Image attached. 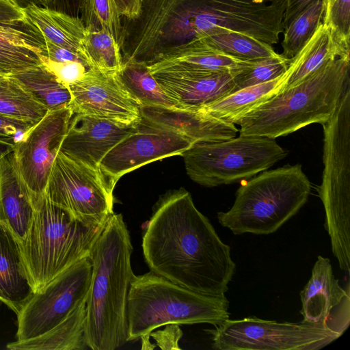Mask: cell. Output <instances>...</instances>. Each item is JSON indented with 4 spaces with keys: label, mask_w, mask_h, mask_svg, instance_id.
<instances>
[{
    "label": "cell",
    "mask_w": 350,
    "mask_h": 350,
    "mask_svg": "<svg viewBox=\"0 0 350 350\" xmlns=\"http://www.w3.org/2000/svg\"><path fill=\"white\" fill-rule=\"evenodd\" d=\"M42 6L50 8L53 0H40Z\"/></svg>",
    "instance_id": "46"
},
{
    "label": "cell",
    "mask_w": 350,
    "mask_h": 350,
    "mask_svg": "<svg viewBox=\"0 0 350 350\" xmlns=\"http://www.w3.org/2000/svg\"><path fill=\"white\" fill-rule=\"evenodd\" d=\"M31 193L21 177L13 151L0 158V221L24 241L33 215Z\"/></svg>",
    "instance_id": "20"
},
{
    "label": "cell",
    "mask_w": 350,
    "mask_h": 350,
    "mask_svg": "<svg viewBox=\"0 0 350 350\" xmlns=\"http://www.w3.org/2000/svg\"><path fill=\"white\" fill-rule=\"evenodd\" d=\"M47 112L11 76L0 79V114L38 122Z\"/></svg>",
    "instance_id": "31"
},
{
    "label": "cell",
    "mask_w": 350,
    "mask_h": 350,
    "mask_svg": "<svg viewBox=\"0 0 350 350\" xmlns=\"http://www.w3.org/2000/svg\"><path fill=\"white\" fill-rule=\"evenodd\" d=\"M68 88L73 113L126 125H136L142 120L141 105L122 85L117 72L90 68Z\"/></svg>",
    "instance_id": "15"
},
{
    "label": "cell",
    "mask_w": 350,
    "mask_h": 350,
    "mask_svg": "<svg viewBox=\"0 0 350 350\" xmlns=\"http://www.w3.org/2000/svg\"><path fill=\"white\" fill-rule=\"evenodd\" d=\"M80 0H53L49 8L79 16Z\"/></svg>",
    "instance_id": "43"
},
{
    "label": "cell",
    "mask_w": 350,
    "mask_h": 350,
    "mask_svg": "<svg viewBox=\"0 0 350 350\" xmlns=\"http://www.w3.org/2000/svg\"><path fill=\"white\" fill-rule=\"evenodd\" d=\"M199 38H203L213 47L243 60H255L279 55L271 44L228 29H213Z\"/></svg>",
    "instance_id": "30"
},
{
    "label": "cell",
    "mask_w": 350,
    "mask_h": 350,
    "mask_svg": "<svg viewBox=\"0 0 350 350\" xmlns=\"http://www.w3.org/2000/svg\"><path fill=\"white\" fill-rule=\"evenodd\" d=\"M286 155L275 139L241 135L220 142L196 143L181 154L190 178L206 187L252 178Z\"/></svg>",
    "instance_id": "9"
},
{
    "label": "cell",
    "mask_w": 350,
    "mask_h": 350,
    "mask_svg": "<svg viewBox=\"0 0 350 350\" xmlns=\"http://www.w3.org/2000/svg\"><path fill=\"white\" fill-rule=\"evenodd\" d=\"M183 336V332L178 324H167L163 329L153 331L150 334L156 341L157 346L163 350L180 349L178 341Z\"/></svg>",
    "instance_id": "38"
},
{
    "label": "cell",
    "mask_w": 350,
    "mask_h": 350,
    "mask_svg": "<svg viewBox=\"0 0 350 350\" xmlns=\"http://www.w3.org/2000/svg\"><path fill=\"white\" fill-rule=\"evenodd\" d=\"M206 330L217 350H317L342 335L325 327L301 321L283 322L255 317L228 319Z\"/></svg>",
    "instance_id": "11"
},
{
    "label": "cell",
    "mask_w": 350,
    "mask_h": 350,
    "mask_svg": "<svg viewBox=\"0 0 350 350\" xmlns=\"http://www.w3.org/2000/svg\"><path fill=\"white\" fill-rule=\"evenodd\" d=\"M120 47L107 30H87L79 53L90 69L104 72H118L124 64Z\"/></svg>",
    "instance_id": "29"
},
{
    "label": "cell",
    "mask_w": 350,
    "mask_h": 350,
    "mask_svg": "<svg viewBox=\"0 0 350 350\" xmlns=\"http://www.w3.org/2000/svg\"><path fill=\"white\" fill-rule=\"evenodd\" d=\"M314 1L315 0H286V7L283 18L284 29L298 14Z\"/></svg>",
    "instance_id": "42"
},
{
    "label": "cell",
    "mask_w": 350,
    "mask_h": 350,
    "mask_svg": "<svg viewBox=\"0 0 350 350\" xmlns=\"http://www.w3.org/2000/svg\"><path fill=\"white\" fill-rule=\"evenodd\" d=\"M141 113L142 119L148 123L179 133L193 144L229 139L239 131L234 124L212 116L200 108L142 107Z\"/></svg>",
    "instance_id": "19"
},
{
    "label": "cell",
    "mask_w": 350,
    "mask_h": 350,
    "mask_svg": "<svg viewBox=\"0 0 350 350\" xmlns=\"http://www.w3.org/2000/svg\"><path fill=\"white\" fill-rule=\"evenodd\" d=\"M285 7L286 0H174L169 26L180 44L224 28L272 45L284 31Z\"/></svg>",
    "instance_id": "7"
},
{
    "label": "cell",
    "mask_w": 350,
    "mask_h": 350,
    "mask_svg": "<svg viewBox=\"0 0 350 350\" xmlns=\"http://www.w3.org/2000/svg\"><path fill=\"white\" fill-rule=\"evenodd\" d=\"M301 321L325 327L341 335L350 323L349 287L341 286L330 260L319 256L310 280L300 292Z\"/></svg>",
    "instance_id": "16"
},
{
    "label": "cell",
    "mask_w": 350,
    "mask_h": 350,
    "mask_svg": "<svg viewBox=\"0 0 350 350\" xmlns=\"http://www.w3.org/2000/svg\"><path fill=\"white\" fill-rule=\"evenodd\" d=\"M133 250L122 215L113 213L89 256L92 269L85 340L92 350H114L128 342L127 299L135 275Z\"/></svg>",
    "instance_id": "2"
},
{
    "label": "cell",
    "mask_w": 350,
    "mask_h": 350,
    "mask_svg": "<svg viewBox=\"0 0 350 350\" xmlns=\"http://www.w3.org/2000/svg\"><path fill=\"white\" fill-rule=\"evenodd\" d=\"M117 75L126 90L142 107L180 109L163 90L146 64L132 60L124 61Z\"/></svg>",
    "instance_id": "27"
},
{
    "label": "cell",
    "mask_w": 350,
    "mask_h": 350,
    "mask_svg": "<svg viewBox=\"0 0 350 350\" xmlns=\"http://www.w3.org/2000/svg\"><path fill=\"white\" fill-rule=\"evenodd\" d=\"M150 72L180 109L199 108L232 93L234 89L230 70L167 69Z\"/></svg>",
    "instance_id": "18"
},
{
    "label": "cell",
    "mask_w": 350,
    "mask_h": 350,
    "mask_svg": "<svg viewBox=\"0 0 350 350\" xmlns=\"http://www.w3.org/2000/svg\"><path fill=\"white\" fill-rule=\"evenodd\" d=\"M286 81L284 72L279 77L234 92L199 108L224 121H236L277 94Z\"/></svg>",
    "instance_id": "26"
},
{
    "label": "cell",
    "mask_w": 350,
    "mask_h": 350,
    "mask_svg": "<svg viewBox=\"0 0 350 350\" xmlns=\"http://www.w3.org/2000/svg\"><path fill=\"white\" fill-rule=\"evenodd\" d=\"M79 13L87 30H107L121 46L123 31L115 0H80Z\"/></svg>",
    "instance_id": "34"
},
{
    "label": "cell",
    "mask_w": 350,
    "mask_h": 350,
    "mask_svg": "<svg viewBox=\"0 0 350 350\" xmlns=\"http://www.w3.org/2000/svg\"><path fill=\"white\" fill-rule=\"evenodd\" d=\"M43 40L25 22L0 23V75L12 76L41 65Z\"/></svg>",
    "instance_id": "22"
},
{
    "label": "cell",
    "mask_w": 350,
    "mask_h": 350,
    "mask_svg": "<svg viewBox=\"0 0 350 350\" xmlns=\"http://www.w3.org/2000/svg\"><path fill=\"white\" fill-rule=\"evenodd\" d=\"M42 40V55H44L47 59L57 62H79L85 64L90 69L82 56L78 52L56 45L49 40Z\"/></svg>",
    "instance_id": "39"
},
{
    "label": "cell",
    "mask_w": 350,
    "mask_h": 350,
    "mask_svg": "<svg viewBox=\"0 0 350 350\" xmlns=\"http://www.w3.org/2000/svg\"><path fill=\"white\" fill-rule=\"evenodd\" d=\"M14 1L21 8H25L31 4H37L42 6L40 0H14Z\"/></svg>",
    "instance_id": "44"
},
{
    "label": "cell",
    "mask_w": 350,
    "mask_h": 350,
    "mask_svg": "<svg viewBox=\"0 0 350 350\" xmlns=\"http://www.w3.org/2000/svg\"><path fill=\"white\" fill-rule=\"evenodd\" d=\"M92 269L90 258H85L34 292L17 315L16 340H29L46 333L86 301Z\"/></svg>",
    "instance_id": "12"
},
{
    "label": "cell",
    "mask_w": 350,
    "mask_h": 350,
    "mask_svg": "<svg viewBox=\"0 0 350 350\" xmlns=\"http://www.w3.org/2000/svg\"><path fill=\"white\" fill-rule=\"evenodd\" d=\"M5 76H3V75H0V79L4 77Z\"/></svg>",
    "instance_id": "47"
},
{
    "label": "cell",
    "mask_w": 350,
    "mask_h": 350,
    "mask_svg": "<svg viewBox=\"0 0 350 350\" xmlns=\"http://www.w3.org/2000/svg\"><path fill=\"white\" fill-rule=\"evenodd\" d=\"M137 124L126 125L73 113L59 152L72 160L99 170L104 157L123 138L135 131Z\"/></svg>",
    "instance_id": "17"
},
{
    "label": "cell",
    "mask_w": 350,
    "mask_h": 350,
    "mask_svg": "<svg viewBox=\"0 0 350 350\" xmlns=\"http://www.w3.org/2000/svg\"><path fill=\"white\" fill-rule=\"evenodd\" d=\"M38 122L0 114V142L14 148Z\"/></svg>",
    "instance_id": "37"
},
{
    "label": "cell",
    "mask_w": 350,
    "mask_h": 350,
    "mask_svg": "<svg viewBox=\"0 0 350 350\" xmlns=\"http://www.w3.org/2000/svg\"><path fill=\"white\" fill-rule=\"evenodd\" d=\"M193 143L173 131L144 120L102 159L99 170L111 189L124 174L147 163L180 155Z\"/></svg>",
    "instance_id": "13"
},
{
    "label": "cell",
    "mask_w": 350,
    "mask_h": 350,
    "mask_svg": "<svg viewBox=\"0 0 350 350\" xmlns=\"http://www.w3.org/2000/svg\"><path fill=\"white\" fill-rule=\"evenodd\" d=\"M144 0H115L120 16L129 19L138 18L142 13Z\"/></svg>",
    "instance_id": "41"
},
{
    "label": "cell",
    "mask_w": 350,
    "mask_h": 350,
    "mask_svg": "<svg viewBox=\"0 0 350 350\" xmlns=\"http://www.w3.org/2000/svg\"><path fill=\"white\" fill-rule=\"evenodd\" d=\"M310 189L300 164L265 170L242 184L232 207L219 212L217 217L235 235L269 234L299 211Z\"/></svg>",
    "instance_id": "6"
},
{
    "label": "cell",
    "mask_w": 350,
    "mask_h": 350,
    "mask_svg": "<svg viewBox=\"0 0 350 350\" xmlns=\"http://www.w3.org/2000/svg\"><path fill=\"white\" fill-rule=\"evenodd\" d=\"M33 293L21 243L0 221V301L18 315Z\"/></svg>",
    "instance_id": "21"
},
{
    "label": "cell",
    "mask_w": 350,
    "mask_h": 350,
    "mask_svg": "<svg viewBox=\"0 0 350 350\" xmlns=\"http://www.w3.org/2000/svg\"><path fill=\"white\" fill-rule=\"evenodd\" d=\"M322 23L342 45L350 49V0H325Z\"/></svg>",
    "instance_id": "35"
},
{
    "label": "cell",
    "mask_w": 350,
    "mask_h": 350,
    "mask_svg": "<svg viewBox=\"0 0 350 350\" xmlns=\"http://www.w3.org/2000/svg\"><path fill=\"white\" fill-rule=\"evenodd\" d=\"M325 0H315L298 14L284 29L282 55L293 58L323 21Z\"/></svg>",
    "instance_id": "32"
},
{
    "label": "cell",
    "mask_w": 350,
    "mask_h": 350,
    "mask_svg": "<svg viewBox=\"0 0 350 350\" xmlns=\"http://www.w3.org/2000/svg\"><path fill=\"white\" fill-rule=\"evenodd\" d=\"M13 1H14V0H13Z\"/></svg>",
    "instance_id": "48"
},
{
    "label": "cell",
    "mask_w": 350,
    "mask_h": 350,
    "mask_svg": "<svg viewBox=\"0 0 350 350\" xmlns=\"http://www.w3.org/2000/svg\"><path fill=\"white\" fill-rule=\"evenodd\" d=\"M72 115L70 107L48 111L14 148L16 167L31 196L44 193Z\"/></svg>",
    "instance_id": "14"
},
{
    "label": "cell",
    "mask_w": 350,
    "mask_h": 350,
    "mask_svg": "<svg viewBox=\"0 0 350 350\" xmlns=\"http://www.w3.org/2000/svg\"><path fill=\"white\" fill-rule=\"evenodd\" d=\"M22 9L25 21L42 39L79 53L87 31L79 16L37 4Z\"/></svg>",
    "instance_id": "24"
},
{
    "label": "cell",
    "mask_w": 350,
    "mask_h": 350,
    "mask_svg": "<svg viewBox=\"0 0 350 350\" xmlns=\"http://www.w3.org/2000/svg\"><path fill=\"white\" fill-rule=\"evenodd\" d=\"M349 51V48L336 40L330 28L321 23L309 40L291 59L284 72L286 81L282 90L295 85L332 59L350 58Z\"/></svg>",
    "instance_id": "23"
},
{
    "label": "cell",
    "mask_w": 350,
    "mask_h": 350,
    "mask_svg": "<svg viewBox=\"0 0 350 350\" xmlns=\"http://www.w3.org/2000/svg\"><path fill=\"white\" fill-rule=\"evenodd\" d=\"M86 301L79 306L62 323L46 333L26 340L8 343L11 350H83L85 340Z\"/></svg>",
    "instance_id": "25"
},
{
    "label": "cell",
    "mask_w": 350,
    "mask_h": 350,
    "mask_svg": "<svg viewBox=\"0 0 350 350\" xmlns=\"http://www.w3.org/2000/svg\"><path fill=\"white\" fill-rule=\"evenodd\" d=\"M113 191L100 170L59 152L44 195L84 226L103 228L114 213Z\"/></svg>",
    "instance_id": "10"
},
{
    "label": "cell",
    "mask_w": 350,
    "mask_h": 350,
    "mask_svg": "<svg viewBox=\"0 0 350 350\" xmlns=\"http://www.w3.org/2000/svg\"><path fill=\"white\" fill-rule=\"evenodd\" d=\"M323 129V178L319 196L325 228L340 268L350 270V85Z\"/></svg>",
    "instance_id": "8"
},
{
    "label": "cell",
    "mask_w": 350,
    "mask_h": 350,
    "mask_svg": "<svg viewBox=\"0 0 350 350\" xmlns=\"http://www.w3.org/2000/svg\"><path fill=\"white\" fill-rule=\"evenodd\" d=\"M41 64L53 73L59 82L69 86L80 79L89 68L83 63L75 61L57 62L39 55Z\"/></svg>",
    "instance_id": "36"
},
{
    "label": "cell",
    "mask_w": 350,
    "mask_h": 350,
    "mask_svg": "<svg viewBox=\"0 0 350 350\" xmlns=\"http://www.w3.org/2000/svg\"><path fill=\"white\" fill-rule=\"evenodd\" d=\"M290 60L281 54L275 57L247 60L232 71L234 81L232 92L280 77L286 70Z\"/></svg>",
    "instance_id": "33"
},
{
    "label": "cell",
    "mask_w": 350,
    "mask_h": 350,
    "mask_svg": "<svg viewBox=\"0 0 350 350\" xmlns=\"http://www.w3.org/2000/svg\"><path fill=\"white\" fill-rule=\"evenodd\" d=\"M13 150L14 147L8 144L0 142V158L2 157L4 154L10 152Z\"/></svg>",
    "instance_id": "45"
},
{
    "label": "cell",
    "mask_w": 350,
    "mask_h": 350,
    "mask_svg": "<svg viewBox=\"0 0 350 350\" xmlns=\"http://www.w3.org/2000/svg\"><path fill=\"white\" fill-rule=\"evenodd\" d=\"M25 21L22 8L13 0H0V23Z\"/></svg>",
    "instance_id": "40"
},
{
    "label": "cell",
    "mask_w": 350,
    "mask_h": 350,
    "mask_svg": "<svg viewBox=\"0 0 350 350\" xmlns=\"http://www.w3.org/2000/svg\"><path fill=\"white\" fill-rule=\"evenodd\" d=\"M11 77L48 111L69 107L70 104L69 88L42 64Z\"/></svg>",
    "instance_id": "28"
},
{
    "label": "cell",
    "mask_w": 350,
    "mask_h": 350,
    "mask_svg": "<svg viewBox=\"0 0 350 350\" xmlns=\"http://www.w3.org/2000/svg\"><path fill=\"white\" fill-rule=\"evenodd\" d=\"M229 318L225 295L200 293L152 271L132 278L127 299L128 341L150 336L167 324L216 326Z\"/></svg>",
    "instance_id": "4"
},
{
    "label": "cell",
    "mask_w": 350,
    "mask_h": 350,
    "mask_svg": "<svg viewBox=\"0 0 350 350\" xmlns=\"http://www.w3.org/2000/svg\"><path fill=\"white\" fill-rule=\"evenodd\" d=\"M150 271L193 291L224 296L236 271L230 247L184 188L161 195L142 237Z\"/></svg>",
    "instance_id": "1"
},
{
    "label": "cell",
    "mask_w": 350,
    "mask_h": 350,
    "mask_svg": "<svg viewBox=\"0 0 350 350\" xmlns=\"http://www.w3.org/2000/svg\"><path fill=\"white\" fill-rule=\"evenodd\" d=\"M350 58L332 59L235 122L241 135L271 139L327 122L350 85Z\"/></svg>",
    "instance_id": "3"
},
{
    "label": "cell",
    "mask_w": 350,
    "mask_h": 350,
    "mask_svg": "<svg viewBox=\"0 0 350 350\" xmlns=\"http://www.w3.org/2000/svg\"><path fill=\"white\" fill-rule=\"evenodd\" d=\"M31 198L33 215L21 247L31 284L37 292L71 265L89 257L105 226H84L44 193Z\"/></svg>",
    "instance_id": "5"
}]
</instances>
